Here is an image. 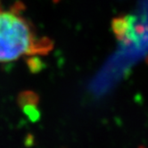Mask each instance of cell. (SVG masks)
<instances>
[{"mask_svg": "<svg viewBox=\"0 0 148 148\" xmlns=\"http://www.w3.org/2000/svg\"><path fill=\"white\" fill-rule=\"evenodd\" d=\"M52 48L53 42L38 34L19 5L8 8L0 5V62L47 55Z\"/></svg>", "mask_w": 148, "mask_h": 148, "instance_id": "1", "label": "cell"}]
</instances>
